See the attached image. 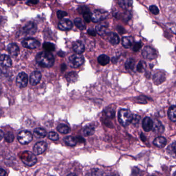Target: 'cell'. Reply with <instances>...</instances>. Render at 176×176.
Segmentation results:
<instances>
[{
  "label": "cell",
  "instance_id": "cell-52",
  "mask_svg": "<svg viewBox=\"0 0 176 176\" xmlns=\"http://www.w3.org/2000/svg\"><path fill=\"white\" fill-rule=\"evenodd\" d=\"M58 55L59 56H61V57H62V56H64V53L62 52H61H61H59L58 53Z\"/></svg>",
  "mask_w": 176,
  "mask_h": 176
},
{
  "label": "cell",
  "instance_id": "cell-12",
  "mask_svg": "<svg viewBox=\"0 0 176 176\" xmlns=\"http://www.w3.org/2000/svg\"><path fill=\"white\" fill-rule=\"evenodd\" d=\"M42 75L40 72L34 71L30 74V84L32 86H36L40 82L41 79Z\"/></svg>",
  "mask_w": 176,
  "mask_h": 176
},
{
  "label": "cell",
  "instance_id": "cell-34",
  "mask_svg": "<svg viewBox=\"0 0 176 176\" xmlns=\"http://www.w3.org/2000/svg\"><path fill=\"white\" fill-rule=\"evenodd\" d=\"M135 59H133L129 58L127 59V61L125 62V65L126 69L127 70H129V71L133 70L135 68Z\"/></svg>",
  "mask_w": 176,
  "mask_h": 176
},
{
  "label": "cell",
  "instance_id": "cell-47",
  "mask_svg": "<svg viewBox=\"0 0 176 176\" xmlns=\"http://www.w3.org/2000/svg\"><path fill=\"white\" fill-rule=\"evenodd\" d=\"M38 2L39 0H28L26 4L29 5H36L37 4H38Z\"/></svg>",
  "mask_w": 176,
  "mask_h": 176
},
{
  "label": "cell",
  "instance_id": "cell-20",
  "mask_svg": "<svg viewBox=\"0 0 176 176\" xmlns=\"http://www.w3.org/2000/svg\"><path fill=\"white\" fill-rule=\"evenodd\" d=\"M73 49L75 52L77 54H81L84 52L85 47L82 42L80 41H77L73 44Z\"/></svg>",
  "mask_w": 176,
  "mask_h": 176
},
{
  "label": "cell",
  "instance_id": "cell-11",
  "mask_svg": "<svg viewBox=\"0 0 176 176\" xmlns=\"http://www.w3.org/2000/svg\"><path fill=\"white\" fill-rule=\"evenodd\" d=\"M47 148L46 143L45 142H39L37 143L33 147V152L37 155L43 154L46 151Z\"/></svg>",
  "mask_w": 176,
  "mask_h": 176
},
{
  "label": "cell",
  "instance_id": "cell-28",
  "mask_svg": "<svg viewBox=\"0 0 176 176\" xmlns=\"http://www.w3.org/2000/svg\"><path fill=\"white\" fill-rule=\"evenodd\" d=\"M66 79L68 83H74L77 81L78 79V75L75 72H71L68 73L66 76Z\"/></svg>",
  "mask_w": 176,
  "mask_h": 176
},
{
  "label": "cell",
  "instance_id": "cell-37",
  "mask_svg": "<svg viewBox=\"0 0 176 176\" xmlns=\"http://www.w3.org/2000/svg\"><path fill=\"white\" fill-rule=\"evenodd\" d=\"M4 138L7 142L11 143L14 140V135L11 132H8L5 135H4Z\"/></svg>",
  "mask_w": 176,
  "mask_h": 176
},
{
  "label": "cell",
  "instance_id": "cell-56",
  "mask_svg": "<svg viewBox=\"0 0 176 176\" xmlns=\"http://www.w3.org/2000/svg\"><path fill=\"white\" fill-rule=\"evenodd\" d=\"M1 93V89H0V94Z\"/></svg>",
  "mask_w": 176,
  "mask_h": 176
},
{
  "label": "cell",
  "instance_id": "cell-25",
  "mask_svg": "<svg viewBox=\"0 0 176 176\" xmlns=\"http://www.w3.org/2000/svg\"><path fill=\"white\" fill-rule=\"evenodd\" d=\"M133 45V38L131 36L125 37L122 39V45L124 48L128 49Z\"/></svg>",
  "mask_w": 176,
  "mask_h": 176
},
{
  "label": "cell",
  "instance_id": "cell-48",
  "mask_svg": "<svg viewBox=\"0 0 176 176\" xmlns=\"http://www.w3.org/2000/svg\"><path fill=\"white\" fill-rule=\"evenodd\" d=\"M6 175V171L2 168H0V176H5Z\"/></svg>",
  "mask_w": 176,
  "mask_h": 176
},
{
  "label": "cell",
  "instance_id": "cell-26",
  "mask_svg": "<svg viewBox=\"0 0 176 176\" xmlns=\"http://www.w3.org/2000/svg\"><path fill=\"white\" fill-rule=\"evenodd\" d=\"M33 134L37 138H43L47 135L46 130L42 128H37L33 131Z\"/></svg>",
  "mask_w": 176,
  "mask_h": 176
},
{
  "label": "cell",
  "instance_id": "cell-23",
  "mask_svg": "<svg viewBox=\"0 0 176 176\" xmlns=\"http://www.w3.org/2000/svg\"><path fill=\"white\" fill-rule=\"evenodd\" d=\"M119 6L124 10H128L132 6L133 4L132 0H118Z\"/></svg>",
  "mask_w": 176,
  "mask_h": 176
},
{
  "label": "cell",
  "instance_id": "cell-54",
  "mask_svg": "<svg viewBox=\"0 0 176 176\" xmlns=\"http://www.w3.org/2000/svg\"><path fill=\"white\" fill-rule=\"evenodd\" d=\"M108 176H119L117 174H111V175H109Z\"/></svg>",
  "mask_w": 176,
  "mask_h": 176
},
{
  "label": "cell",
  "instance_id": "cell-50",
  "mask_svg": "<svg viewBox=\"0 0 176 176\" xmlns=\"http://www.w3.org/2000/svg\"><path fill=\"white\" fill-rule=\"evenodd\" d=\"M4 137V135L3 132L0 129V141H1L3 139Z\"/></svg>",
  "mask_w": 176,
  "mask_h": 176
},
{
  "label": "cell",
  "instance_id": "cell-10",
  "mask_svg": "<svg viewBox=\"0 0 176 176\" xmlns=\"http://www.w3.org/2000/svg\"><path fill=\"white\" fill-rule=\"evenodd\" d=\"M37 29V27L35 23L32 22H29L26 24L24 27H23L21 32L23 33L25 35H33L35 34Z\"/></svg>",
  "mask_w": 176,
  "mask_h": 176
},
{
  "label": "cell",
  "instance_id": "cell-32",
  "mask_svg": "<svg viewBox=\"0 0 176 176\" xmlns=\"http://www.w3.org/2000/svg\"><path fill=\"white\" fill-rule=\"evenodd\" d=\"M109 57L106 55H101L98 57V62L100 65H106L109 63Z\"/></svg>",
  "mask_w": 176,
  "mask_h": 176
},
{
  "label": "cell",
  "instance_id": "cell-40",
  "mask_svg": "<svg viewBox=\"0 0 176 176\" xmlns=\"http://www.w3.org/2000/svg\"><path fill=\"white\" fill-rule=\"evenodd\" d=\"M48 138L53 141H57L59 139L58 135L55 132L51 131L48 134Z\"/></svg>",
  "mask_w": 176,
  "mask_h": 176
},
{
  "label": "cell",
  "instance_id": "cell-16",
  "mask_svg": "<svg viewBox=\"0 0 176 176\" xmlns=\"http://www.w3.org/2000/svg\"><path fill=\"white\" fill-rule=\"evenodd\" d=\"M79 12L83 14V17L84 20L87 23L91 21V14L89 8L86 7H81L79 8Z\"/></svg>",
  "mask_w": 176,
  "mask_h": 176
},
{
  "label": "cell",
  "instance_id": "cell-39",
  "mask_svg": "<svg viewBox=\"0 0 176 176\" xmlns=\"http://www.w3.org/2000/svg\"><path fill=\"white\" fill-rule=\"evenodd\" d=\"M145 68H146V64H145V63L144 61H141L140 62H139L138 65H137V71L139 72L142 73V72H143L144 71Z\"/></svg>",
  "mask_w": 176,
  "mask_h": 176
},
{
  "label": "cell",
  "instance_id": "cell-17",
  "mask_svg": "<svg viewBox=\"0 0 176 176\" xmlns=\"http://www.w3.org/2000/svg\"><path fill=\"white\" fill-rule=\"evenodd\" d=\"M154 122L150 117H146L143 119L142 127L144 130L146 132H149L152 130Z\"/></svg>",
  "mask_w": 176,
  "mask_h": 176
},
{
  "label": "cell",
  "instance_id": "cell-44",
  "mask_svg": "<svg viewBox=\"0 0 176 176\" xmlns=\"http://www.w3.org/2000/svg\"><path fill=\"white\" fill-rule=\"evenodd\" d=\"M140 119V117L139 116L137 115H133L131 123L134 125H136V124H138Z\"/></svg>",
  "mask_w": 176,
  "mask_h": 176
},
{
  "label": "cell",
  "instance_id": "cell-35",
  "mask_svg": "<svg viewBox=\"0 0 176 176\" xmlns=\"http://www.w3.org/2000/svg\"><path fill=\"white\" fill-rule=\"evenodd\" d=\"M57 129L60 133L63 134H67L70 131V129L68 126L64 125V124H60L58 126Z\"/></svg>",
  "mask_w": 176,
  "mask_h": 176
},
{
  "label": "cell",
  "instance_id": "cell-45",
  "mask_svg": "<svg viewBox=\"0 0 176 176\" xmlns=\"http://www.w3.org/2000/svg\"><path fill=\"white\" fill-rule=\"evenodd\" d=\"M87 33L89 35H90L91 36L95 37L96 35V32H95V30L93 29H88L87 30Z\"/></svg>",
  "mask_w": 176,
  "mask_h": 176
},
{
  "label": "cell",
  "instance_id": "cell-4",
  "mask_svg": "<svg viewBox=\"0 0 176 176\" xmlns=\"http://www.w3.org/2000/svg\"><path fill=\"white\" fill-rule=\"evenodd\" d=\"M84 57L80 54H74L68 58V64L70 67L76 68L81 66L84 62Z\"/></svg>",
  "mask_w": 176,
  "mask_h": 176
},
{
  "label": "cell",
  "instance_id": "cell-6",
  "mask_svg": "<svg viewBox=\"0 0 176 176\" xmlns=\"http://www.w3.org/2000/svg\"><path fill=\"white\" fill-rule=\"evenodd\" d=\"M18 140L22 144H27L33 140V135L28 131H22L18 135Z\"/></svg>",
  "mask_w": 176,
  "mask_h": 176
},
{
  "label": "cell",
  "instance_id": "cell-7",
  "mask_svg": "<svg viewBox=\"0 0 176 176\" xmlns=\"http://www.w3.org/2000/svg\"><path fill=\"white\" fill-rule=\"evenodd\" d=\"M22 45L24 48L29 49H35L39 48L40 45V43L38 40L33 38H27L23 40Z\"/></svg>",
  "mask_w": 176,
  "mask_h": 176
},
{
  "label": "cell",
  "instance_id": "cell-41",
  "mask_svg": "<svg viewBox=\"0 0 176 176\" xmlns=\"http://www.w3.org/2000/svg\"><path fill=\"white\" fill-rule=\"evenodd\" d=\"M149 10H150L151 13L154 14V15H157V14H159V9L155 5H151V6L149 7Z\"/></svg>",
  "mask_w": 176,
  "mask_h": 176
},
{
  "label": "cell",
  "instance_id": "cell-55",
  "mask_svg": "<svg viewBox=\"0 0 176 176\" xmlns=\"http://www.w3.org/2000/svg\"><path fill=\"white\" fill-rule=\"evenodd\" d=\"M173 176H176V171L175 172V173H174V174Z\"/></svg>",
  "mask_w": 176,
  "mask_h": 176
},
{
  "label": "cell",
  "instance_id": "cell-43",
  "mask_svg": "<svg viewBox=\"0 0 176 176\" xmlns=\"http://www.w3.org/2000/svg\"><path fill=\"white\" fill-rule=\"evenodd\" d=\"M141 47V42H136V43H135V45H133L132 49H133V51H135V52H138V51L140 50Z\"/></svg>",
  "mask_w": 176,
  "mask_h": 176
},
{
  "label": "cell",
  "instance_id": "cell-21",
  "mask_svg": "<svg viewBox=\"0 0 176 176\" xmlns=\"http://www.w3.org/2000/svg\"><path fill=\"white\" fill-rule=\"evenodd\" d=\"M152 130L155 133H162L164 131V127L159 121H155L154 122Z\"/></svg>",
  "mask_w": 176,
  "mask_h": 176
},
{
  "label": "cell",
  "instance_id": "cell-46",
  "mask_svg": "<svg viewBox=\"0 0 176 176\" xmlns=\"http://www.w3.org/2000/svg\"><path fill=\"white\" fill-rule=\"evenodd\" d=\"M170 148V150L173 152V154L176 155V142H174V143H173L171 145Z\"/></svg>",
  "mask_w": 176,
  "mask_h": 176
},
{
  "label": "cell",
  "instance_id": "cell-49",
  "mask_svg": "<svg viewBox=\"0 0 176 176\" xmlns=\"http://www.w3.org/2000/svg\"><path fill=\"white\" fill-rule=\"evenodd\" d=\"M77 140V142H84V139L82 138V137H80V136H78L76 138Z\"/></svg>",
  "mask_w": 176,
  "mask_h": 176
},
{
  "label": "cell",
  "instance_id": "cell-42",
  "mask_svg": "<svg viewBox=\"0 0 176 176\" xmlns=\"http://www.w3.org/2000/svg\"><path fill=\"white\" fill-rule=\"evenodd\" d=\"M67 15H68V14L65 11H62V10H58L57 11V17L60 20L63 19L65 17L67 16Z\"/></svg>",
  "mask_w": 176,
  "mask_h": 176
},
{
  "label": "cell",
  "instance_id": "cell-31",
  "mask_svg": "<svg viewBox=\"0 0 176 176\" xmlns=\"http://www.w3.org/2000/svg\"><path fill=\"white\" fill-rule=\"evenodd\" d=\"M65 142L68 146H74L77 143V140L76 138H74L73 136H68L65 139Z\"/></svg>",
  "mask_w": 176,
  "mask_h": 176
},
{
  "label": "cell",
  "instance_id": "cell-8",
  "mask_svg": "<svg viewBox=\"0 0 176 176\" xmlns=\"http://www.w3.org/2000/svg\"><path fill=\"white\" fill-rule=\"evenodd\" d=\"M143 57L146 59L152 60L157 57V54L155 49L150 46H146L142 52Z\"/></svg>",
  "mask_w": 176,
  "mask_h": 176
},
{
  "label": "cell",
  "instance_id": "cell-18",
  "mask_svg": "<svg viewBox=\"0 0 176 176\" xmlns=\"http://www.w3.org/2000/svg\"><path fill=\"white\" fill-rule=\"evenodd\" d=\"M8 52L13 57H16L18 55L20 49L17 44L14 43H10L7 46Z\"/></svg>",
  "mask_w": 176,
  "mask_h": 176
},
{
  "label": "cell",
  "instance_id": "cell-53",
  "mask_svg": "<svg viewBox=\"0 0 176 176\" xmlns=\"http://www.w3.org/2000/svg\"><path fill=\"white\" fill-rule=\"evenodd\" d=\"M68 176H77L76 174H68Z\"/></svg>",
  "mask_w": 176,
  "mask_h": 176
},
{
  "label": "cell",
  "instance_id": "cell-1",
  "mask_svg": "<svg viewBox=\"0 0 176 176\" xmlns=\"http://www.w3.org/2000/svg\"><path fill=\"white\" fill-rule=\"evenodd\" d=\"M37 62L43 68H50L54 64L55 59L52 54L48 52H42L37 54L36 57Z\"/></svg>",
  "mask_w": 176,
  "mask_h": 176
},
{
  "label": "cell",
  "instance_id": "cell-36",
  "mask_svg": "<svg viewBox=\"0 0 176 176\" xmlns=\"http://www.w3.org/2000/svg\"><path fill=\"white\" fill-rule=\"evenodd\" d=\"M43 48L48 52H52L55 49V45L50 42H45L43 45Z\"/></svg>",
  "mask_w": 176,
  "mask_h": 176
},
{
  "label": "cell",
  "instance_id": "cell-3",
  "mask_svg": "<svg viewBox=\"0 0 176 176\" xmlns=\"http://www.w3.org/2000/svg\"><path fill=\"white\" fill-rule=\"evenodd\" d=\"M20 157L23 163L29 166H33L37 162V159L35 154L29 151L22 152Z\"/></svg>",
  "mask_w": 176,
  "mask_h": 176
},
{
  "label": "cell",
  "instance_id": "cell-2",
  "mask_svg": "<svg viewBox=\"0 0 176 176\" xmlns=\"http://www.w3.org/2000/svg\"><path fill=\"white\" fill-rule=\"evenodd\" d=\"M133 115V114L128 110H120L118 116L119 122L124 127L127 126L131 123Z\"/></svg>",
  "mask_w": 176,
  "mask_h": 176
},
{
  "label": "cell",
  "instance_id": "cell-33",
  "mask_svg": "<svg viewBox=\"0 0 176 176\" xmlns=\"http://www.w3.org/2000/svg\"><path fill=\"white\" fill-rule=\"evenodd\" d=\"M75 25L78 29L80 30H84L86 29V25L84 22L80 18H76L74 20Z\"/></svg>",
  "mask_w": 176,
  "mask_h": 176
},
{
  "label": "cell",
  "instance_id": "cell-14",
  "mask_svg": "<svg viewBox=\"0 0 176 176\" xmlns=\"http://www.w3.org/2000/svg\"><path fill=\"white\" fill-rule=\"evenodd\" d=\"M96 30L99 35L104 36L108 33V24L105 23L99 24L96 26Z\"/></svg>",
  "mask_w": 176,
  "mask_h": 176
},
{
  "label": "cell",
  "instance_id": "cell-19",
  "mask_svg": "<svg viewBox=\"0 0 176 176\" xmlns=\"http://www.w3.org/2000/svg\"><path fill=\"white\" fill-rule=\"evenodd\" d=\"M153 80L155 84H161L165 81V75L162 72H157L154 74Z\"/></svg>",
  "mask_w": 176,
  "mask_h": 176
},
{
  "label": "cell",
  "instance_id": "cell-30",
  "mask_svg": "<svg viewBox=\"0 0 176 176\" xmlns=\"http://www.w3.org/2000/svg\"><path fill=\"white\" fill-rule=\"evenodd\" d=\"M86 176H104V173L100 169L93 168L88 172Z\"/></svg>",
  "mask_w": 176,
  "mask_h": 176
},
{
  "label": "cell",
  "instance_id": "cell-29",
  "mask_svg": "<svg viewBox=\"0 0 176 176\" xmlns=\"http://www.w3.org/2000/svg\"><path fill=\"white\" fill-rule=\"evenodd\" d=\"M168 116L170 121L176 122V106H172L169 109Z\"/></svg>",
  "mask_w": 176,
  "mask_h": 176
},
{
  "label": "cell",
  "instance_id": "cell-13",
  "mask_svg": "<svg viewBox=\"0 0 176 176\" xmlns=\"http://www.w3.org/2000/svg\"><path fill=\"white\" fill-rule=\"evenodd\" d=\"M73 27V23L68 19H63L58 24V28L61 30H70Z\"/></svg>",
  "mask_w": 176,
  "mask_h": 176
},
{
  "label": "cell",
  "instance_id": "cell-57",
  "mask_svg": "<svg viewBox=\"0 0 176 176\" xmlns=\"http://www.w3.org/2000/svg\"><path fill=\"white\" fill-rule=\"evenodd\" d=\"M154 176V175H152V176Z\"/></svg>",
  "mask_w": 176,
  "mask_h": 176
},
{
  "label": "cell",
  "instance_id": "cell-22",
  "mask_svg": "<svg viewBox=\"0 0 176 176\" xmlns=\"http://www.w3.org/2000/svg\"><path fill=\"white\" fill-rule=\"evenodd\" d=\"M153 143H154V145L157 147L161 148H163L166 145V139L162 136H159L154 140Z\"/></svg>",
  "mask_w": 176,
  "mask_h": 176
},
{
  "label": "cell",
  "instance_id": "cell-9",
  "mask_svg": "<svg viewBox=\"0 0 176 176\" xmlns=\"http://www.w3.org/2000/svg\"><path fill=\"white\" fill-rule=\"evenodd\" d=\"M28 76L24 72L19 73L16 79V83L18 86L20 88H25L27 86L28 84Z\"/></svg>",
  "mask_w": 176,
  "mask_h": 176
},
{
  "label": "cell",
  "instance_id": "cell-24",
  "mask_svg": "<svg viewBox=\"0 0 176 176\" xmlns=\"http://www.w3.org/2000/svg\"><path fill=\"white\" fill-rule=\"evenodd\" d=\"M108 40L112 45H117L119 42V38L118 35L112 32L108 33Z\"/></svg>",
  "mask_w": 176,
  "mask_h": 176
},
{
  "label": "cell",
  "instance_id": "cell-27",
  "mask_svg": "<svg viewBox=\"0 0 176 176\" xmlns=\"http://www.w3.org/2000/svg\"><path fill=\"white\" fill-rule=\"evenodd\" d=\"M95 131V128L93 125L86 126L83 129V134L85 135V136H90L93 135Z\"/></svg>",
  "mask_w": 176,
  "mask_h": 176
},
{
  "label": "cell",
  "instance_id": "cell-51",
  "mask_svg": "<svg viewBox=\"0 0 176 176\" xmlns=\"http://www.w3.org/2000/svg\"><path fill=\"white\" fill-rule=\"evenodd\" d=\"M67 68V66L65 65V64H62L61 65V71H64Z\"/></svg>",
  "mask_w": 176,
  "mask_h": 176
},
{
  "label": "cell",
  "instance_id": "cell-5",
  "mask_svg": "<svg viewBox=\"0 0 176 176\" xmlns=\"http://www.w3.org/2000/svg\"><path fill=\"white\" fill-rule=\"evenodd\" d=\"M108 16L107 11L102 10H95L91 14V20L94 23L99 22L106 19Z\"/></svg>",
  "mask_w": 176,
  "mask_h": 176
},
{
  "label": "cell",
  "instance_id": "cell-15",
  "mask_svg": "<svg viewBox=\"0 0 176 176\" xmlns=\"http://www.w3.org/2000/svg\"><path fill=\"white\" fill-rule=\"evenodd\" d=\"M0 63L4 67L10 68L12 66V61L10 57L5 54L0 55Z\"/></svg>",
  "mask_w": 176,
  "mask_h": 176
},
{
  "label": "cell",
  "instance_id": "cell-38",
  "mask_svg": "<svg viewBox=\"0 0 176 176\" xmlns=\"http://www.w3.org/2000/svg\"><path fill=\"white\" fill-rule=\"evenodd\" d=\"M105 114L109 118H113L115 115V111L113 108L108 107L105 109Z\"/></svg>",
  "mask_w": 176,
  "mask_h": 176
}]
</instances>
